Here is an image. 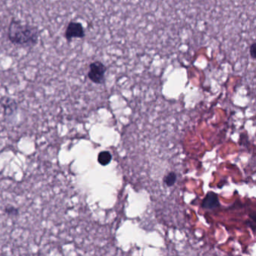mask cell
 Here are the masks:
<instances>
[{"instance_id": "8", "label": "cell", "mask_w": 256, "mask_h": 256, "mask_svg": "<svg viewBox=\"0 0 256 256\" xmlns=\"http://www.w3.org/2000/svg\"><path fill=\"white\" fill-rule=\"evenodd\" d=\"M5 211L7 214L11 215V216H18V213H19L18 209L14 207H5Z\"/></svg>"}, {"instance_id": "7", "label": "cell", "mask_w": 256, "mask_h": 256, "mask_svg": "<svg viewBox=\"0 0 256 256\" xmlns=\"http://www.w3.org/2000/svg\"><path fill=\"white\" fill-rule=\"evenodd\" d=\"M163 181H164V183L166 186L170 187V186H173L177 181V174L174 172H170L164 177Z\"/></svg>"}, {"instance_id": "3", "label": "cell", "mask_w": 256, "mask_h": 256, "mask_svg": "<svg viewBox=\"0 0 256 256\" xmlns=\"http://www.w3.org/2000/svg\"><path fill=\"white\" fill-rule=\"evenodd\" d=\"M85 36V30L81 23H69L65 32V38L67 41H72L73 38H83Z\"/></svg>"}, {"instance_id": "9", "label": "cell", "mask_w": 256, "mask_h": 256, "mask_svg": "<svg viewBox=\"0 0 256 256\" xmlns=\"http://www.w3.org/2000/svg\"><path fill=\"white\" fill-rule=\"evenodd\" d=\"M256 43H255V42H253V43L251 45H250V57H251V58L253 59H256Z\"/></svg>"}, {"instance_id": "2", "label": "cell", "mask_w": 256, "mask_h": 256, "mask_svg": "<svg viewBox=\"0 0 256 256\" xmlns=\"http://www.w3.org/2000/svg\"><path fill=\"white\" fill-rule=\"evenodd\" d=\"M88 72V78L92 83L96 85H102L105 82V73L107 67L100 61H95L90 63Z\"/></svg>"}, {"instance_id": "4", "label": "cell", "mask_w": 256, "mask_h": 256, "mask_svg": "<svg viewBox=\"0 0 256 256\" xmlns=\"http://www.w3.org/2000/svg\"><path fill=\"white\" fill-rule=\"evenodd\" d=\"M202 207L204 209H209V210H213L220 207V200H219L218 196L216 193H210L206 195L205 198L202 201Z\"/></svg>"}, {"instance_id": "6", "label": "cell", "mask_w": 256, "mask_h": 256, "mask_svg": "<svg viewBox=\"0 0 256 256\" xmlns=\"http://www.w3.org/2000/svg\"><path fill=\"white\" fill-rule=\"evenodd\" d=\"M112 156L110 152L102 151L98 156V162L102 166H106L112 162Z\"/></svg>"}, {"instance_id": "1", "label": "cell", "mask_w": 256, "mask_h": 256, "mask_svg": "<svg viewBox=\"0 0 256 256\" xmlns=\"http://www.w3.org/2000/svg\"><path fill=\"white\" fill-rule=\"evenodd\" d=\"M7 36L13 45L21 47H33L38 42L40 30L36 26L24 24L12 18L8 26Z\"/></svg>"}, {"instance_id": "5", "label": "cell", "mask_w": 256, "mask_h": 256, "mask_svg": "<svg viewBox=\"0 0 256 256\" xmlns=\"http://www.w3.org/2000/svg\"><path fill=\"white\" fill-rule=\"evenodd\" d=\"M0 104L3 107L5 114L7 115L12 114L17 109L16 102L14 99H11V98H2L1 101H0Z\"/></svg>"}]
</instances>
